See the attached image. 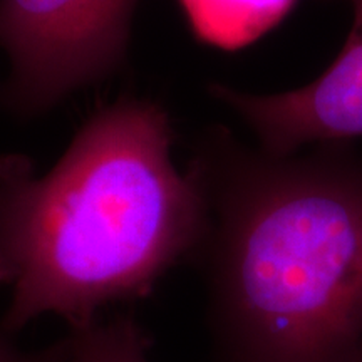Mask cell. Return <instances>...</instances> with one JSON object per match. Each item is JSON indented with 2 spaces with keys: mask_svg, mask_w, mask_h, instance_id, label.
<instances>
[{
  "mask_svg": "<svg viewBox=\"0 0 362 362\" xmlns=\"http://www.w3.org/2000/svg\"><path fill=\"white\" fill-rule=\"evenodd\" d=\"M171 144L168 112L124 98L94 112L42 176L24 155L0 158L2 332L16 337L42 317L84 327L193 257L206 203Z\"/></svg>",
  "mask_w": 362,
  "mask_h": 362,
  "instance_id": "obj_2",
  "label": "cell"
},
{
  "mask_svg": "<svg viewBox=\"0 0 362 362\" xmlns=\"http://www.w3.org/2000/svg\"><path fill=\"white\" fill-rule=\"evenodd\" d=\"M139 0H0V110L37 116L126 62Z\"/></svg>",
  "mask_w": 362,
  "mask_h": 362,
  "instance_id": "obj_3",
  "label": "cell"
},
{
  "mask_svg": "<svg viewBox=\"0 0 362 362\" xmlns=\"http://www.w3.org/2000/svg\"><path fill=\"white\" fill-rule=\"evenodd\" d=\"M194 34L220 49H240L277 25L296 0H180Z\"/></svg>",
  "mask_w": 362,
  "mask_h": 362,
  "instance_id": "obj_5",
  "label": "cell"
},
{
  "mask_svg": "<svg viewBox=\"0 0 362 362\" xmlns=\"http://www.w3.org/2000/svg\"><path fill=\"white\" fill-rule=\"evenodd\" d=\"M240 146L225 131L189 171L206 203L202 264L218 362H354L362 354V156Z\"/></svg>",
  "mask_w": 362,
  "mask_h": 362,
  "instance_id": "obj_1",
  "label": "cell"
},
{
  "mask_svg": "<svg viewBox=\"0 0 362 362\" xmlns=\"http://www.w3.org/2000/svg\"><path fill=\"white\" fill-rule=\"evenodd\" d=\"M342 2L352 12L351 33L336 61L310 84L279 94L211 84L214 98L250 126L264 151L291 155L305 144H334L362 136V0Z\"/></svg>",
  "mask_w": 362,
  "mask_h": 362,
  "instance_id": "obj_4",
  "label": "cell"
},
{
  "mask_svg": "<svg viewBox=\"0 0 362 362\" xmlns=\"http://www.w3.org/2000/svg\"><path fill=\"white\" fill-rule=\"evenodd\" d=\"M354 362H362V354H361V356H359V357H357V359H356V361H354Z\"/></svg>",
  "mask_w": 362,
  "mask_h": 362,
  "instance_id": "obj_8",
  "label": "cell"
},
{
  "mask_svg": "<svg viewBox=\"0 0 362 362\" xmlns=\"http://www.w3.org/2000/svg\"><path fill=\"white\" fill-rule=\"evenodd\" d=\"M0 362H51L49 347L29 351L16 337L0 330Z\"/></svg>",
  "mask_w": 362,
  "mask_h": 362,
  "instance_id": "obj_7",
  "label": "cell"
},
{
  "mask_svg": "<svg viewBox=\"0 0 362 362\" xmlns=\"http://www.w3.org/2000/svg\"><path fill=\"white\" fill-rule=\"evenodd\" d=\"M151 341L131 314L101 317L69 329L49 346L51 362H149Z\"/></svg>",
  "mask_w": 362,
  "mask_h": 362,
  "instance_id": "obj_6",
  "label": "cell"
}]
</instances>
